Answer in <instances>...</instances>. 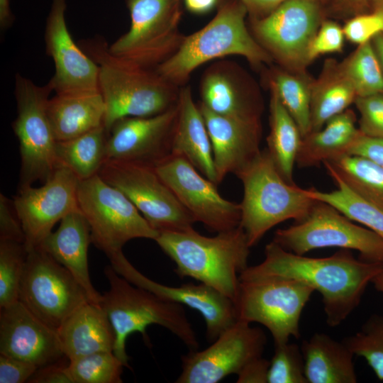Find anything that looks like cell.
<instances>
[{"instance_id":"obj_19","label":"cell","mask_w":383,"mask_h":383,"mask_svg":"<svg viewBox=\"0 0 383 383\" xmlns=\"http://www.w3.org/2000/svg\"><path fill=\"white\" fill-rule=\"evenodd\" d=\"M108 257L113 270L133 284L165 300L189 306L199 312L205 320L206 336L210 340H215L237 321L233 301L209 286L203 283L167 286L143 274L128 260L122 250L113 252Z\"/></svg>"},{"instance_id":"obj_51","label":"cell","mask_w":383,"mask_h":383,"mask_svg":"<svg viewBox=\"0 0 383 383\" xmlns=\"http://www.w3.org/2000/svg\"><path fill=\"white\" fill-rule=\"evenodd\" d=\"M13 21L11 9L10 0H0V26L5 29L10 26Z\"/></svg>"},{"instance_id":"obj_54","label":"cell","mask_w":383,"mask_h":383,"mask_svg":"<svg viewBox=\"0 0 383 383\" xmlns=\"http://www.w3.org/2000/svg\"><path fill=\"white\" fill-rule=\"evenodd\" d=\"M371 282L377 291L383 294V269L372 278Z\"/></svg>"},{"instance_id":"obj_45","label":"cell","mask_w":383,"mask_h":383,"mask_svg":"<svg viewBox=\"0 0 383 383\" xmlns=\"http://www.w3.org/2000/svg\"><path fill=\"white\" fill-rule=\"evenodd\" d=\"M37 369L30 362L0 354V383L28 382Z\"/></svg>"},{"instance_id":"obj_26","label":"cell","mask_w":383,"mask_h":383,"mask_svg":"<svg viewBox=\"0 0 383 383\" xmlns=\"http://www.w3.org/2000/svg\"><path fill=\"white\" fill-rule=\"evenodd\" d=\"M171 155L187 159L202 175L217 185L212 147L204 117L189 87H182Z\"/></svg>"},{"instance_id":"obj_24","label":"cell","mask_w":383,"mask_h":383,"mask_svg":"<svg viewBox=\"0 0 383 383\" xmlns=\"http://www.w3.org/2000/svg\"><path fill=\"white\" fill-rule=\"evenodd\" d=\"M91 243L89 225L79 209L66 215L57 229L50 233L38 247L74 276L90 302L101 304L102 295L94 287L89 276L88 250Z\"/></svg>"},{"instance_id":"obj_41","label":"cell","mask_w":383,"mask_h":383,"mask_svg":"<svg viewBox=\"0 0 383 383\" xmlns=\"http://www.w3.org/2000/svg\"><path fill=\"white\" fill-rule=\"evenodd\" d=\"M354 104L360 114V131L365 135L383 139V92L357 96Z\"/></svg>"},{"instance_id":"obj_20","label":"cell","mask_w":383,"mask_h":383,"mask_svg":"<svg viewBox=\"0 0 383 383\" xmlns=\"http://www.w3.org/2000/svg\"><path fill=\"white\" fill-rule=\"evenodd\" d=\"M66 0H52L45 40L55 74L48 84L56 94L98 91V65L73 40L66 23Z\"/></svg>"},{"instance_id":"obj_53","label":"cell","mask_w":383,"mask_h":383,"mask_svg":"<svg viewBox=\"0 0 383 383\" xmlns=\"http://www.w3.org/2000/svg\"><path fill=\"white\" fill-rule=\"evenodd\" d=\"M372 43L383 70V33H379L374 37L372 40Z\"/></svg>"},{"instance_id":"obj_9","label":"cell","mask_w":383,"mask_h":383,"mask_svg":"<svg viewBox=\"0 0 383 383\" xmlns=\"http://www.w3.org/2000/svg\"><path fill=\"white\" fill-rule=\"evenodd\" d=\"M128 30L109 46L114 55L155 69L180 47V0H126Z\"/></svg>"},{"instance_id":"obj_50","label":"cell","mask_w":383,"mask_h":383,"mask_svg":"<svg viewBox=\"0 0 383 383\" xmlns=\"http://www.w3.org/2000/svg\"><path fill=\"white\" fill-rule=\"evenodd\" d=\"M218 0H184L186 9L195 14H204L211 11Z\"/></svg>"},{"instance_id":"obj_12","label":"cell","mask_w":383,"mask_h":383,"mask_svg":"<svg viewBox=\"0 0 383 383\" xmlns=\"http://www.w3.org/2000/svg\"><path fill=\"white\" fill-rule=\"evenodd\" d=\"M27 252L18 301L44 323L57 329L90 301L74 276L41 248Z\"/></svg>"},{"instance_id":"obj_6","label":"cell","mask_w":383,"mask_h":383,"mask_svg":"<svg viewBox=\"0 0 383 383\" xmlns=\"http://www.w3.org/2000/svg\"><path fill=\"white\" fill-rule=\"evenodd\" d=\"M236 176L243 185L240 226L250 247L276 225L303 220L315 202L306 189L282 177L267 148Z\"/></svg>"},{"instance_id":"obj_48","label":"cell","mask_w":383,"mask_h":383,"mask_svg":"<svg viewBox=\"0 0 383 383\" xmlns=\"http://www.w3.org/2000/svg\"><path fill=\"white\" fill-rule=\"evenodd\" d=\"M270 362L262 357L249 362L238 374V383H266Z\"/></svg>"},{"instance_id":"obj_43","label":"cell","mask_w":383,"mask_h":383,"mask_svg":"<svg viewBox=\"0 0 383 383\" xmlns=\"http://www.w3.org/2000/svg\"><path fill=\"white\" fill-rule=\"evenodd\" d=\"M344 38L343 29L340 25L331 21H323L309 48V63L320 55L341 52Z\"/></svg>"},{"instance_id":"obj_21","label":"cell","mask_w":383,"mask_h":383,"mask_svg":"<svg viewBox=\"0 0 383 383\" xmlns=\"http://www.w3.org/2000/svg\"><path fill=\"white\" fill-rule=\"evenodd\" d=\"M0 354L38 367L66 357L57 329L38 318L19 301L0 309Z\"/></svg>"},{"instance_id":"obj_2","label":"cell","mask_w":383,"mask_h":383,"mask_svg":"<svg viewBox=\"0 0 383 383\" xmlns=\"http://www.w3.org/2000/svg\"><path fill=\"white\" fill-rule=\"evenodd\" d=\"M82 48L99 67V90L105 104L104 126L108 133L119 119L158 115L178 104L181 87L155 69L113 55L100 39L84 42Z\"/></svg>"},{"instance_id":"obj_22","label":"cell","mask_w":383,"mask_h":383,"mask_svg":"<svg viewBox=\"0 0 383 383\" xmlns=\"http://www.w3.org/2000/svg\"><path fill=\"white\" fill-rule=\"evenodd\" d=\"M200 96V102L216 114L260 121L263 104L260 93L245 72L232 61H217L205 70Z\"/></svg>"},{"instance_id":"obj_29","label":"cell","mask_w":383,"mask_h":383,"mask_svg":"<svg viewBox=\"0 0 383 383\" xmlns=\"http://www.w3.org/2000/svg\"><path fill=\"white\" fill-rule=\"evenodd\" d=\"M360 133L354 111L348 109L330 118L320 130L302 138L296 164L299 168L317 167L349 155Z\"/></svg>"},{"instance_id":"obj_15","label":"cell","mask_w":383,"mask_h":383,"mask_svg":"<svg viewBox=\"0 0 383 383\" xmlns=\"http://www.w3.org/2000/svg\"><path fill=\"white\" fill-rule=\"evenodd\" d=\"M213 341L207 348L190 350L182 357L177 383H216L230 374L238 375L262 357L267 338L260 328L237 320Z\"/></svg>"},{"instance_id":"obj_25","label":"cell","mask_w":383,"mask_h":383,"mask_svg":"<svg viewBox=\"0 0 383 383\" xmlns=\"http://www.w3.org/2000/svg\"><path fill=\"white\" fill-rule=\"evenodd\" d=\"M69 361L98 352H113L115 333L101 304L87 302L57 329Z\"/></svg>"},{"instance_id":"obj_10","label":"cell","mask_w":383,"mask_h":383,"mask_svg":"<svg viewBox=\"0 0 383 383\" xmlns=\"http://www.w3.org/2000/svg\"><path fill=\"white\" fill-rule=\"evenodd\" d=\"M52 89L40 87L21 74L16 76L17 117L13 123L18 140L21 169L18 188L45 182L55 169L56 139L47 112Z\"/></svg>"},{"instance_id":"obj_13","label":"cell","mask_w":383,"mask_h":383,"mask_svg":"<svg viewBox=\"0 0 383 383\" xmlns=\"http://www.w3.org/2000/svg\"><path fill=\"white\" fill-rule=\"evenodd\" d=\"M99 174L121 191L159 233L193 228L194 219L160 178L155 167L106 160Z\"/></svg>"},{"instance_id":"obj_46","label":"cell","mask_w":383,"mask_h":383,"mask_svg":"<svg viewBox=\"0 0 383 383\" xmlns=\"http://www.w3.org/2000/svg\"><path fill=\"white\" fill-rule=\"evenodd\" d=\"M349 155L365 157L383 167V139L361 133L350 149Z\"/></svg>"},{"instance_id":"obj_47","label":"cell","mask_w":383,"mask_h":383,"mask_svg":"<svg viewBox=\"0 0 383 383\" xmlns=\"http://www.w3.org/2000/svg\"><path fill=\"white\" fill-rule=\"evenodd\" d=\"M61 360L38 367L29 379L30 383H72L67 369Z\"/></svg>"},{"instance_id":"obj_14","label":"cell","mask_w":383,"mask_h":383,"mask_svg":"<svg viewBox=\"0 0 383 383\" xmlns=\"http://www.w3.org/2000/svg\"><path fill=\"white\" fill-rule=\"evenodd\" d=\"M322 21L319 0H286L268 15L252 19L254 38L272 59L292 72L310 64V44Z\"/></svg>"},{"instance_id":"obj_5","label":"cell","mask_w":383,"mask_h":383,"mask_svg":"<svg viewBox=\"0 0 383 383\" xmlns=\"http://www.w3.org/2000/svg\"><path fill=\"white\" fill-rule=\"evenodd\" d=\"M104 274L109 289L102 294L101 305L106 313L115 333L113 353L125 367H129L126 350L127 338L140 332L148 341L146 328L151 324L165 327L178 337L190 350H196L199 342L189 321L184 306L165 300L135 286L118 274L111 265Z\"/></svg>"},{"instance_id":"obj_1","label":"cell","mask_w":383,"mask_h":383,"mask_svg":"<svg viewBox=\"0 0 383 383\" xmlns=\"http://www.w3.org/2000/svg\"><path fill=\"white\" fill-rule=\"evenodd\" d=\"M382 269L383 263L355 259L350 250L340 249L326 257H309L288 251L272 240L265 246L264 260L248 267L239 279L301 282L320 293L326 323L335 327L358 306L367 286Z\"/></svg>"},{"instance_id":"obj_55","label":"cell","mask_w":383,"mask_h":383,"mask_svg":"<svg viewBox=\"0 0 383 383\" xmlns=\"http://www.w3.org/2000/svg\"><path fill=\"white\" fill-rule=\"evenodd\" d=\"M372 8L373 9L380 10L383 12V0H374Z\"/></svg>"},{"instance_id":"obj_36","label":"cell","mask_w":383,"mask_h":383,"mask_svg":"<svg viewBox=\"0 0 383 383\" xmlns=\"http://www.w3.org/2000/svg\"><path fill=\"white\" fill-rule=\"evenodd\" d=\"M340 66L357 96L383 92V70L372 40L358 45Z\"/></svg>"},{"instance_id":"obj_39","label":"cell","mask_w":383,"mask_h":383,"mask_svg":"<svg viewBox=\"0 0 383 383\" xmlns=\"http://www.w3.org/2000/svg\"><path fill=\"white\" fill-rule=\"evenodd\" d=\"M354 355L363 357L379 380H383V317L371 316L354 335L343 340Z\"/></svg>"},{"instance_id":"obj_49","label":"cell","mask_w":383,"mask_h":383,"mask_svg":"<svg viewBox=\"0 0 383 383\" xmlns=\"http://www.w3.org/2000/svg\"><path fill=\"white\" fill-rule=\"evenodd\" d=\"M252 18H262L286 0H240Z\"/></svg>"},{"instance_id":"obj_17","label":"cell","mask_w":383,"mask_h":383,"mask_svg":"<svg viewBox=\"0 0 383 383\" xmlns=\"http://www.w3.org/2000/svg\"><path fill=\"white\" fill-rule=\"evenodd\" d=\"M79 183L70 170L57 167L41 187L18 188L13 204L23 226L27 251L38 247L66 215L79 209Z\"/></svg>"},{"instance_id":"obj_33","label":"cell","mask_w":383,"mask_h":383,"mask_svg":"<svg viewBox=\"0 0 383 383\" xmlns=\"http://www.w3.org/2000/svg\"><path fill=\"white\" fill-rule=\"evenodd\" d=\"M350 189L383 209V167L363 157L346 155L323 163Z\"/></svg>"},{"instance_id":"obj_42","label":"cell","mask_w":383,"mask_h":383,"mask_svg":"<svg viewBox=\"0 0 383 383\" xmlns=\"http://www.w3.org/2000/svg\"><path fill=\"white\" fill-rule=\"evenodd\" d=\"M345 37L352 43L360 45L383 33V12L373 9L360 13L348 20L343 27Z\"/></svg>"},{"instance_id":"obj_52","label":"cell","mask_w":383,"mask_h":383,"mask_svg":"<svg viewBox=\"0 0 383 383\" xmlns=\"http://www.w3.org/2000/svg\"><path fill=\"white\" fill-rule=\"evenodd\" d=\"M344 4L355 12H363L369 6H372L374 0H342Z\"/></svg>"},{"instance_id":"obj_23","label":"cell","mask_w":383,"mask_h":383,"mask_svg":"<svg viewBox=\"0 0 383 383\" xmlns=\"http://www.w3.org/2000/svg\"><path fill=\"white\" fill-rule=\"evenodd\" d=\"M212 147L218 184L230 172L235 175L248 165L260 152V121H248L216 114L201 102Z\"/></svg>"},{"instance_id":"obj_11","label":"cell","mask_w":383,"mask_h":383,"mask_svg":"<svg viewBox=\"0 0 383 383\" xmlns=\"http://www.w3.org/2000/svg\"><path fill=\"white\" fill-rule=\"evenodd\" d=\"M314 290L301 282L285 278L240 281L233 301L238 321L259 323L273 337L274 345L300 337L302 311Z\"/></svg>"},{"instance_id":"obj_16","label":"cell","mask_w":383,"mask_h":383,"mask_svg":"<svg viewBox=\"0 0 383 383\" xmlns=\"http://www.w3.org/2000/svg\"><path fill=\"white\" fill-rule=\"evenodd\" d=\"M155 171L194 219L217 233L240 226V206L223 198L216 184L184 157L170 155Z\"/></svg>"},{"instance_id":"obj_32","label":"cell","mask_w":383,"mask_h":383,"mask_svg":"<svg viewBox=\"0 0 383 383\" xmlns=\"http://www.w3.org/2000/svg\"><path fill=\"white\" fill-rule=\"evenodd\" d=\"M109 133L104 125L55 145L56 166L70 170L79 181L99 174L106 160Z\"/></svg>"},{"instance_id":"obj_40","label":"cell","mask_w":383,"mask_h":383,"mask_svg":"<svg viewBox=\"0 0 383 383\" xmlns=\"http://www.w3.org/2000/svg\"><path fill=\"white\" fill-rule=\"evenodd\" d=\"M267 383H308L301 347L296 343L274 345Z\"/></svg>"},{"instance_id":"obj_34","label":"cell","mask_w":383,"mask_h":383,"mask_svg":"<svg viewBox=\"0 0 383 383\" xmlns=\"http://www.w3.org/2000/svg\"><path fill=\"white\" fill-rule=\"evenodd\" d=\"M313 81L304 72L274 69L268 74L270 89L296 123L302 138L311 132L310 104Z\"/></svg>"},{"instance_id":"obj_35","label":"cell","mask_w":383,"mask_h":383,"mask_svg":"<svg viewBox=\"0 0 383 383\" xmlns=\"http://www.w3.org/2000/svg\"><path fill=\"white\" fill-rule=\"evenodd\" d=\"M326 171L337 189L322 192L309 188L306 189L307 194L315 200L331 204L353 221L365 226L383 238V209L354 192L335 173Z\"/></svg>"},{"instance_id":"obj_30","label":"cell","mask_w":383,"mask_h":383,"mask_svg":"<svg viewBox=\"0 0 383 383\" xmlns=\"http://www.w3.org/2000/svg\"><path fill=\"white\" fill-rule=\"evenodd\" d=\"M356 97L340 63L326 60L318 78L311 84V132L320 130L330 118L348 109Z\"/></svg>"},{"instance_id":"obj_31","label":"cell","mask_w":383,"mask_h":383,"mask_svg":"<svg viewBox=\"0 0 383 383\" xmlns=\"http://www.w3.org/2000/svg\"><path fill=\"white\" fill-rule=\"evenodd\" d=\"M270 133L267 150L282 177L289 184L302 141L300 130L276 92L270 89Z\"/></svg>"},{"instance_id":"obj_38","label":"cell","mask_w":383,"mask_h":383,"mask_svg":"<svg viewBox=\"0 0 383 383\" xmlns=\"http://www.w3.org/2000/svg\"><path fill=\"white\" fill-rule=\"evenodd\" d=\"M27 252L23 243L0 240V309L18 301Z\"/></svg>"},{"instance_id":"obj_28","label":"cell","mask_w":383,"mask_h":383,"mask_svg":"<svg viewBox=\"0 0 383 383\" xmlns=\"http://www.w3.org/2000/svg\"><path fill=\"white\" fill-rule=\"evenodd\" d=\"M301 350L308 383H356L354 354L342 341L316 333L302 341Z\"/></svg>"},{"instance_id":"obj_37","label":"cell","mask_w":383,"mask_h":383,"mask_svg":"<svg viewBox=\"0 0 383 383\" xmlns=\"http://www.w3.org/2000/svg\"><path fill=\"white\" fill-rule=\"evenodd\" d=\"M123 363L113 352H98L70 360L72 383H121Z\"/></svg>"},{"instance_id":"obj_4","label":"cell","mask_w":383,"mask_h":383,"mask_svg":"<svg viewBox=\"0 0 383 383\" xmlns=\"http://www.w3.org/2000/svg\"><path fill=\"white\" fill-rule=\"evenodd\" d=\"M247 13L240 0L223 1L213 18L199 30L184 36L176 52L155 71L182 87L194 70L212 60L240 55L255 67L271 63V55L248 30Z\"/></svg>"},{"instance_id":"obj_7","label":"cell","mask_w":383,"mask_h":383,"mask_svg":"<svg viewBox=\"0 0 383 383\" xmlns=\"http://www.w3.org/2000/svg\"><path fill=\"white\" fill-rule=\"evenodd\" d=\"M77 200L90 229L91 242L107 257L135 238L155 240L152 228L131 201L99 174L79 181Z\"/></svg>"},{"instance_id":"obj_8","label":"cell","mask_w":383,"mask_h":383,"mask_svg":"<svg viewBox=\"0 0 383 383\" xmlns=\"http://www.w3.org/2000/svg\"><path fill=\"white\" fill-rule=\"evenodd\" d=\"M272 240L297 255L335 247L357 250L363 261L383 263L382 238L354 223L331 204L318 200H315L303 220L287 228L277 229Z\"/></svg>"},{"instance_id":"obj_27","label":"cell","mask_w":383,"mask_h":383,"mask_svg":"<svg viewBox=\"0 0 383 383\" xmlns=\"http://www.w3.org/2000/svg\"><path fill=\"white\" fill-rule=\"evenodd\" d=\"M105 110L99 91L56 94L47 105L57 141L78 137L104 125Z\"/></svg>"},{"instance_id":"obj_44","label":"cell","mask_w":383,"mask_h":383,"mask_svg":"<svg viewBox=\"0 0 383 383\" xmlns=\"http://www.w3.org/2000/svg\"><path fill=\"white\" fill-rule=\"evenodd\" d=\"M0 240L21 243L25 242V234L21 221L14 209L13 200L0 194Z\"/></svg>"},{"instance_id":"obj_18","label":"cell","mask_w":383,"mask_h":383,"mask_svg":"<svg viewBox=\"0 0 383 383\" xmlns=\"http://www.w3.org/2000/svg\"><path fill=\"white\" fill-rule=\"evenodd\" d=\"M177 117L178 104L158 115L119 119L109 132L106 160L155 167L171 155Z\"/></svg>"},{"instance_id":"obj_3","label":"cell","mask_w":383,"mask_h":383,"mask_svg":"<svg viewBox=\"0 0 383 383\" xmlns=\"http://www.w3.org/2000/svg\"><path fill=\"white\" fill-rule=\"evenodd\" d=\"M155 240L174 262L175 272L181 278L196 279L233 302L239 274L248 267L251 248L240 226L213 237L202 235L194 228L160 232Z\"/></svg>"}]
</instances>
